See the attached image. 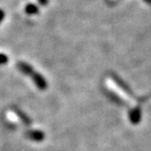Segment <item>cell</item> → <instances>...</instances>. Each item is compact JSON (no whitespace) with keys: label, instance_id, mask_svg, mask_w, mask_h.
I'll use <instances>...</instances> for the list:
<instances>
[{"label":"cell","instance_id":"4","mask_svg":"<svg viewBox=\"0 0 151 151\" xmlns=\"http://www.w3.org/2000/svg\"><path fill=\"white\" fill-rule=\"evenodd\" d=\"M24 12L26 13L27 15H35L39 13V9L36 4H33V3H29L25 6L24 9Z\"/></svg>","mask_w":151,"mask_h":151},{"label":"cell","instance_id":"7","mask_svg":"<svg viewBox=\"0 0 151 151\" xmlns=\"http://www.w3.org/2000/svg\"><path fill=\"white\" fill-rule=\"evenodd\" d=\"M3 19H4V12H3L2 9H0V22L2 21Z\"/></svg>","mask_w":151,"mask_h":151},{"label":"cell","instance_id":"1","mask_svg":"<svg viewBox=\"0 0 151 151\" xmlns=\"http://www.w3.org/2000/svg\"><path fill=\"white\" fill-rule=\"evenodd\" d=\"M32 78V80L34 81V83H35V85L37 86L39 89L41 90H44L46 89L47 87V82L46 80H45L44 78H43L42 76L40 75L39 73H37V71H34L33 73H32L31 76H29Z\"/></svg>","mask_w":151,"mask_h":151},{"label":"cell","instance_id":"6","mask_svg":"<svg viewBox=\"0 0 151 151\" xmlns=\"http://www.w3.org/2000/svg\"><path fill=\"white\" fill-rule=\"evenodd\" d=\"M9 62V57L5 54L0 52V65H3V64H6Z\"/></svg>","mask_w":151,"mask_h":151},{"label":"cell","instance_id":"2","mask_svg":"<svg viewBox=\"0 0 151 151\" xmlns=\"http://www.w3.org/2000/svg\"><path fill=\"white\" fill-rule=\"evenodd\" d=\"M17 68L21 71L22 73H24V75H26V76H31L32 73L35 71L29 64L23 61H19L18 63H17Z\"/></svg>","mask_w":151,"mask_h":151},{"label":"cell","instance_id":"8","mask_svg":"<svg viewBox=\"0 0 151 151\" xmlns=\"http://www.w3.org/2000/svg\"><path fill=\"white\" fill-rule=\"evenodd\" d=\"M38 1H39V3L42 5H46L47 2H48V0H38Z\"/></svg>","mask_w":151,"mask_h":151},{"label":"cell","instance_id":"5","mask_svg":"<svg viewBox=\"0 0 151 151\" xmlns=\"http://www.w3.org/2000/svg\"><path fill=\"white\" fill-rule=\"evenodd\" d=\"M16 113H18L19 116H20V119H21V120L23 121L24 123H26V124H29V123H31V121L28 120L27 116H26L25 114H24V113L22 112V111H20V110H18V109H16Z\"/></svg>","mask_w":151,"mask_h":151},{"label":"cell","instance_id":"3","mask_svg":"<svg viewBox=\"0 0 151 151\" xmlns=\"http://www.w3.org/2000/svg\"><path fill=\"white\" fill-rule=\"evenodd\" d=\"M25 135L28 139L36 142H40L44 139V133L42 131H39V130H28L25 132Z\"/></svg>","mask_w":151,"mask_h":151}]
</instances>
